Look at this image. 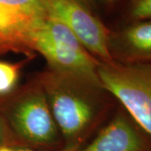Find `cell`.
Wrapping results in <instances>:
<instances>
[{"label": "cell", "mask_w": 151, "mask_h": 151, "mask_svg": "<svg viewBox=\"0 0 151 151\" xmlns=\"http://www.w3.org/2000/svg\"><path fill=\"white\" fill-rule=\"evenodd\" d=\"M60 133L69 145L97 125L105 112L102 86L49 69L38 76Z\"/></svg>", "instance_id": "obj_1"}, {"label": "cell", "mask_w": 151, "mask_h": 151, "mask_svg": "<svg viewBox=\"0 0 151 151\" xmlns=\"http://www.w3.org/2000/svg\"><path fill=\"white\" fill-rule=\"evenodd\" d=\"M2 106L14 141L35 146L56 143L60 131L38 79L3 98Z\"/></svg>", "instance_id": "obj_2"}, {"label": "cell", "mask_w": 151, "mask_h": 151, "mask_svg": "<svg viewBox=\"0 0 151 151\" xmlns=\"http://www.w3.org/2000/svg\"><path fill=\"white\" fill-rule=\"evenodd\" d=\"M33 48L45 59L50 70L102 86L97 71L100 61L58 20L48 16L35 37Z\"/></svg>", "instance_id": "obj_3"}, {"label": "cell", "mask_w": 151, "mask_h": 151, "mask_svg": "<svg viewBox=\"0 0 151 151\" xmlns=\"http://www.w3.org/2000/svg\"><path fill=\"white\" fill-rule=\"evenodd\" d=\"M97 71L103 89L151 136V65L100 62Z\"/></svg>", "instance_id": "obj_4"}, {"label": "cell", "mask_w": 151, "mask_h": 151, "mask_svg": "<svg viewBox=\"0 0 151 151\" xmlns=\"http://www.w3.org/2000/svg\"><path fill=\"white\" fill-rule=\"evenodd\" d=\"M47 18L44 0H0V56L31 55L35 37Z\"/></svg>", "instance_id": "obj_5"}, {"label": "cell", "mask_w": 151, "mask_h": 151, "mask_svg": "<svg viewBox=\"0 0 151 151\" xmlns=\"http://www.w3.org/2000/svg\"><path fill=\"white\" fill-rule=\"evenodd\" d=\"M49 17L62 23L84 47L103 63L114 61L103 25L76 0H44Z\"/></svg>", "instance_id": "obj_6"}, {"label": "cell", "mask_w": 151, "mask_h": 151, "mask_svg": "<svg viewBox=\"0 0 151 151\" xmlns=\"http://www.w3.org/2000/svg\"><path fill=\"white\" fill-rule=\"evenodd\" d=\"M76 151H146V146L129 119L119 114L100 130L90 144Z\"/></svg>", "instance_id": "obj_7"}, {"label": "cell", "mask_w": 151, "mask_h": 151, "mask_svg": "<svg viewBox=\"0 0 151 151\" xmlns=\"http://www.w3.org/2000/svg\"><path fill=\"white\" fill-rule=\"evenodd\" d=\"M121 42L126 55L135 58L151 57V21L129 28L122 35Z\"/></svg>", "instance_id": "obj_8"}, {"label": "cell", "mask_w": 151, "mask_h": 151, "mask_svg": "<svg viewBox=\"0 0 151 151\" xmlns=\"http://www.w3.org/2000/svg\"><path fill=\"white\" fill-rule=\"evenodd\" d=\"M23 64L0 60V99L5 98L17 90Z\"/></svg>", "instance_id": "obj_9"}, {"label": "cell", "mask_w": 151, "mask_h": 151, "mask_svg": "<svg viewBox=\"0 0 151 151\" xmlns=\"http://www.w3.org/2000/svg\"><path fill=\"white\" fill-rule=\"evenodd\" d=\"M132 14L138 19H151V0H138Z\"/></svg>", "instance_id": "obj_10"}, {"label": "cell", "mask_w": 151, "mask_h": 151, "mask_svg": "<svg viewBox=\"0 0 151 151\" xmlns=\"http://www.w3.org/2000/svg\"><path fill=\"white\" fill-rule=\"evenodd\" d=\"M4 144H15L12 138L10 131L6 123L2 106V99H0V146Z\"/></svg>", "instance_id": "obj_11"}, {"label": "cell", "mask_w": 151, "mask_h": 151, "mask_svg": "<svg viewBox=\"0 0 151 151\" xmlns=\"http://www.w3.org/2000/svg\"><path fill=\"white\" fill-rule=\"evenodd\" d=\"M78 147H66L65 149L55 151H76ZM0 151H44L36 150L30 148H27L25 146L17 145V144H4L0 146Z\"/></svg>", "instance_id": "obj_12"}]
</instances>
